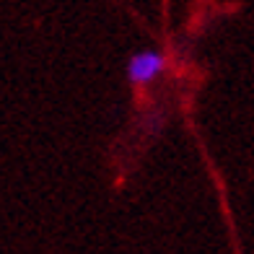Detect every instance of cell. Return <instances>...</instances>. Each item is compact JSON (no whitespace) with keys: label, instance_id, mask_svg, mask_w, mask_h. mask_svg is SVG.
<instances>
[{"label":"cell","instance_id":"1","mask_svg":"<svg viewBox=\"0 0 254 254\" xmlns=\"http://www.w3.org/2000/svg\"><path fill=\"white\" fill-rule=\"evenodd\" d=\"M169 67V57L166 52H161L156 47H145L137 50L125 65V75L132 86H151L166 73Z\"/></svg>","mask_w":254,"mask_h":254}]
</instances>
